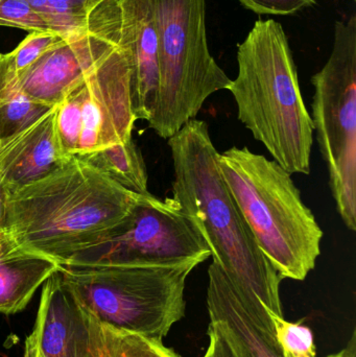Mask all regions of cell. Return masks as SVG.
I'll use <instances>...</instances> for the list:
<instances>
[{
	"mask_svg": "<svg viewBox=\"0 0 356 357\" xmlns=\"http://www.w3.org/2000/svg\"><path fill=\"white\" fill-rule=\"evenodd\" d=\"M23 357H44L43 354L38 349L37 346L31 342L25 341L24 356Z\"/></svg>",
	"mask_w": 356,
	"mask_h": 357,
	"instance_id": "cell-25",
	"label": "cell"
},
{
	"mask_svg": "<svg viewBox=\"0 0 356 357\" xmlns=\"http://www.w3.org/2000/svg\"><path fill=\"white\" fill-rule=\"evenodd\" d=\"M198 261L171 266H62L63 280L100 322L163 341L185 316V287Z\"/></svg>",
	"mask_w": 356,
	"mask_h": 357,
	"instance_id": "cell-5",
	"label": "cell"
},
{
	"mask_svg": "<svg viewBox=\"0 0 356 357\" xmlns=\"http://www.w3.org/2000/svg\"><path fill=\"white\" fill-rule=\"evenodd\" d=\"M238 75L229 90L240 123L291 175L311 173L314 126L284 27L258 20L238 45Z\"/></svg>",
	"mask_w": 356,
	"mask_h": 357,
	"instance_id": "cell-3",
	"label": "cell"
},
{
	"mask_svg": "<svg viewBox=\"0 0 356 357\" xmlns=\"http://www.w3.org/2000/svg\"><path fill=\"white\" fill-rule=\"evenodd\" d=\"M50 21L56 33L64 38L86 29L87 4L85 0H27Z\"/></svg>",
	"mask_w": 356,
	"mask_h": 357,
	"instance_id": "cell-18",
	"label": "cell"
},
{
	"mask_svg": "<svg viewBox=\"0 0 356 357\" xmlns=\"http://www.w3.org/2000/svg\"><path fill=\"white\" fill-rule=\"evenodd\" d=\"M311 115L336 209L356 230V16L338 21L332 54L311 79Z\"/></svg>",
	"mask_w": 356,
	"mask_h": 357,
	"instance_id": "cell-7",
	"label": "cell"
},
{
	"mask_svg": "<svg viewBox=\"0 0 356 357\" xmlns=\"http://www.w3.org/2000/svg\"><path fill=\"white\" fill-rule=\"evenodd\" d=\"M207 310L209 319L223 323L238 342L245 357H282L275 337L251 318L240 294L223 268L213 261L208 268ZM326 357H356L355 340Z\"/></svg>",
	"mask_w": 356,
	"mask_h": 357,
	"instance_id": "cell-14",
	"label": "cell"
},
{
	"mask_svg": "<svg viewBox=\"0 0 356 357\" xmlns=\"http://www.w3.org/2000/svg\"><path fill=\"white\" fill-rule=\"evenodd\" d=\"M275 339L282 357H317L314 333L301 323L288 322L271 314Z\"/></svg>",
	"mask_w": 356,
	"mask_h": 357,
	"instance_id": "cell-20",
	"label": "cell"
},
{
	"mask_svg": "<svg viewBox=\"0 0 356 357\" xmlns=\"http://www.w3.org/2000/svg\"><path fill=\"white\" fill-rule=\"evenodd\" d=\"M109 45L98 31L86 26L83 33L64 38L23 71L18 77L19 87L38 104L58 106Z\"/></svg>",
	"mask_w": 356,
	"mask_h": 357,
	"instance_id": "cell-12",
	"label": "cell"
},
{
	"mask_svg": "<svg viewBox=\"0 0 356 357\" xmlns=\"http://www.w3.org/2000/svg\"><path fill=\"white\" fill-rule=\"evenodd\" d=\"M49 109L31 100L19 87L18 77L0 64V140L29 127Z\"/></svg>",
	"mask_w": 356,
	"mask_h": 357,
	"instance_id": "cell-17",
	"label": "cell"
},
{
	"mask_svg": "<svg viewBox=\"0 0 356 357\" xmlns=\"http://www.w3.org/2000/svg\"><path fill=\"white\" fill-rule=\"evenodd\" d=\"M26 341L44 357H108L102 323L75 297L60 271L44 283Z\"/></svg>",
	"mask_w": 356,
	"mask_h": 357,
	"instance_id": "cell-11",
	"label": "cell"
},
{
	"mask_svg": "<svg viewBox=\"0 0 356 357\" xmlns=\"http://www.w3.org/2000/svg\"><path fill=\"white\" fill-rule=\"evenodd\" d=\"M77 157L125 190L138 195H150L148 169L141 151L133 137L121 144Z\"/></svg>",
	"mask_w": 356,
	"mask_h": 357,
	"instance_id": "cell-16",
	"label": "cell"
},
{
	"mask_svg": "<svg viewBox=\"0 0 356 357\" xmlns=\"http://www.w3.org/2000/svg\"><path fill=\"white\" fill-rule=\"evenodd\" d=\"M135 114L129 61L115 45L56 106V128L67 156L85 155L132 137Z\"/></svg>",
	"mask_w": 356,
	"mask_h": 357,
	"instance_id": "cell-8",
	"label": "cell"
},
{
	"mask_svg": "<svg viewBox=\"0 0 356 357\" xmlns=\"http://www.w3.org/2000/svg\"><path fill=\"white\" fill-rule=\"evenodd\" d=\"M207 337L208 346L202 357H245L229 329L219 321L210 319Z\"/></svg>",
	"mask_w": 356,
	"mask_h": 357,
	"instance_id": "cell-22",
	"label": "cell"
},
{
	"mask_svg": "<svg viewBox=\"0 0 356 357\" xmlns=\"http://www.w3.org/2000/svg\"><path fill=\"white\" fill-rule=\"evenodd\" d=\"M0 26L29 33H56L45 15L27 0H0Z\"/></svg>",
	"mask_w": 356,
	"mask_h": 357,
	"instance_id": "cell-21",
	"label": "cell"
},
{
	"mask_svg": "<svg viewBox=\"0 0 356 357\" xmlns=\"http://www.w3.org/2000/svg\"><path fill=\"white\" fill-rule=\"evenodd\" d=\"M159 90L148 128L169 139L231 79L209 52L205 0H154Z\"/></svg>",
	"mask_w": 356,
	"mask_h": 357,
	"instance_id": "cell-6",
	"label": "cell"
},
{
	"mask_svg": "<svg viewBox=\"0 0 356 357\" xmlns=\"http://www.w3.org/2000/svg\"><path fill=\"white\" fill-rule=\"evenodd\" d=\"M64 153L56 128V106L29 127L0 140V178L10 192L60 169Z\"/></svg>",
	"mask_w": 356,
	"mask_h": 357,
	"instance_id": "cell-13",
	"label": "cell"
},
{
	"mask_svg": "<svg viewBox=\"0 0 356 357\" xmlns=\"http://www.w3.org/2000/svg\"><path fill=\"white\" fill-rule=\"evenodd\" d=\"M249 10L261 15H293L316 4V0H238Z\"/></svg>",
	"mask_w": 356,
	"mask_h": 357,
	"instance_id": "cell-23",
	"label": "cell"
},
{
	"mask_svg": "<svg viewBox=\"0 0 356 357\" xmlns=\"http://www.w3.org/2000/svg\"><path fill=\"white\" fill-rule=\"evenodd\" d=\"M86 26L123 50L131 68L134 114L150 121L159 90L154 0H102L88 10Z\"/></svg>",
	"mask_w": 356,
	"mask_h": 357,
	"instance_id": "cell-10",
	"label": "cell"
},
{
	"mask_svg": "<svg viewBox=\"0 0 356 357\" xmlns=\"http://www.w3.org/2000/svg\"><path fill=\"white\" fill-rule=\"evenodd\" d=\"M63 39L64 37L56 33H29L13 52L0 54V63L8 73L19 77L44 52Z\"/></svg>",
	"mask_w": 356,
	"mask_h": 357,
	"instance_id": "cell-19",
	"label": "cell"
},
{
	"mask_svg": "<svg viewBox=\"0 0 356 357\" xmlns=\"http://www.w3.org/2000/svg\"><path fill=\"white\" fill-rule=\"evenodd\" d=\"M219 165L263 255L282 280H305L321 255L324 233L292 175L246 146L219 153Z\"/></svg>",
	"mask_w": 356,
	"mask_h": 357,
	"instance_id": "cell-4",
	"label": "cell"
},
{
	"mask_svg": "<svg viewBox=\"0 0 356 357\" xmlns=\"http://www.w3.org/2000/svg\"><path fill=\"white\" fill-rule=\"evenodd\" d=\"M142 197L75 155L50 175L10 192L4 232L23 249L64 266L110 238Z\"/></svg>",
	"mask_w": 356,
	"mask_h": 357,
	"instance_id": "cell-2",
	"label": "cell"
},
{
	"mask_svg": "<svg viewBox=\"0 0 356 357\" xmlns=\"http://www.w3.org/2000/svg\"><path fill=\"white\" fill-rule=\"evenodd\" d=\"M86 4H87L88 10L92 8V6H95L98 2L102 1V0H85Z\"/></svg>",
	"mask_w": 356,
	"mask_h": 357,
	"instance_id": "cell-26",
	"label": "cell"
},
{
	"mask_svg": "<svg viewBox=\"0 0 356 357\" xmlns=\"http://www.w3.org/2000/svg\"><path fill=\"white\" fill-rule=\"evenodd\" d=\"M211 257L192 216L171 197L144 195L114 234L73 256L69 266H171ZM64 264V266H66Z\"/></svg>",
	"mask_w": 356,
	"mask_h": 357,
	"instance_id": "cell-9",
	"label": "cell"
},
{
	"mask_svg": "<svg viewBox=\"0 0 356 357\" xmlns=\"http://www.w3.org/2000/svg\"><path fill=\"white\" fill-rule=\"evenodd\" d=\"M61 266L52 258L23 249L8 233L0 232V314L22 312Z\"/></svg>",
	"mask_w": 356,
	"mask_h": 357,
	"instance_id": "cell-15",
	"label": "cell"
},
{
	"mask_svg": "<svg viewBox=\"0 0 356 357\" xmlns=\"http://www.w3.org/2000/svg\"><path fill=\"white\" fill-rule=\"evenodd\" d=\"M173 197L192 216L211 257L233 283L251 318L275 335L271 314L284 317L281 277L257 245L222 176L219 155L204 121L192 119L169 139Z\"/></svg>",
	"mask_w": 356,
	"mask_h": 357,
	"instance_id": "cell-1",
	"label": "cell"
},
{
	"mask_svg": "<svg viewBox=\"0 0 356 357\" xmlns=\"http://www.w3.org/2000/svg\"><path fill=\"white\" fill-rule=\"evenodd\" d=\"M8 197H10V191L0 178V232H3L6 230Z\"/></svg>",
	"mask_w": 356,
	"mask_h": 357,
	"instance_id": "cell-24",
	"label": "cell"
}]
</instances>
